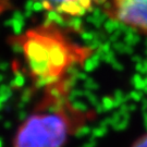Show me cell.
Here are the masks:
<instances>
[{
  "mask_svg": "<svg viewBox=\"0 0 147 147\" xmlns=\"http://www.w3.org/2000/svg\"><path fill=\"white\" fill-rule=\"evenodd\" d=\"M99 60L100 58L98 57V55L96 53H94L89 58H87L85 60L84 64H83V68L86 72H90V71H93L94 69H96V67L98 65V63H99Z\"/></svg>",
  "mask_w": 147,
  "mask_h": 147,
  "instance_id": "cell-7",
  "label": "cell"
},
{
  "mask_svg": "<svg viewBox=\"0 0 147 147\" xmlns=\"http://www.w3.org/2000/svg\"><path fill=\"white\" fill-rule=\"evenodd\" d=\"M70 88L68 78L47 86L37 111L19 127L13 147H62L71 134L94 118L89 111L74 109L69 99Z\"/></svg>",
  "mask_w": 147,
  "mask_h": 147,
  "instance_id": "cell-2",
  "label": "cell"
},
{
  "mask_svg": "<svg viewBox=\"0 0 147 147\" xmlns=\"http://www.w3.org/2000/svg\"><path fill=\"white\" fill-rule=\"evenodd\" d=\"M5 79V76L2 75V74H0V82H2V80Z\"/></svg>",
  "mask_w": 147,
  "mask_h": 147,
  "instance_id": "cell-12",
  "label": "cell"
},
{
  "mask_svg": "<svg viewBox=\"0 0 147 147\" xmlns=\"http://www.w3.org/2000/svg\"><path fill=\"white\" fill-rule=\"evenodd\" d=\"M22 47L28 72L37 87H47L67 76L72 65H82L95 50L71 42L53 22L12 37Z\"/></svg>",
  "mask_w": 147,
  "mask_h": 147,
  "instance_id": "cell-1",
  "label": "cell"
},
{
  "mask_svg": "<svg viewBox=\"0 0 147 147\" xmlns=\"http://www.w3.org/2000/svg\"><path fill=\"white\" fill-rule=\"evenodd\" d=\"M24 22H25L24 14L21 13L20 11H16L13 13L12 18L5 22V25H7L8 27H11L13 30V32H14V34L20 35L22 30H23V27H24Z\"/></svg>",
  "mask_w": 147,
  "mask_h": 147,
  "instance_id": "cell-5",
  "label": "cell"
},
{
  "mask_svg": "<svg viewBox=\"0 0 147 147\" xmlns=\"http://www.w3.org/2000/svg\"><path fill=\"white\" fill-rule=\"evenodd\" d=\"M131 147H147V132L140 137H137Z\"/></svg>",
  "mask_w": 147,
  "mask_h": 147,
  "instance_id": "cell-9",
  "label": "cell"
},
{
  "mask_svg": "<svg viewBox=\"0 0 147 147\" xmlns=\"http://www.w3.org/2000/svg\"><path fill=\"white\" fill-rule=\"evenodd\" d=\"M40 2L44 10L53 11L64 18H81L106 0H34Z\"/></svg>",
  "mask_w": 147,
  "mask_h": 147,
  "instance_id": "cell-4",
  "label": "cell"
},
{
  "mask_svg": "<svg viewBox=\"0 0 147 147\" xmlns=\"http://www.w3.org/2000/svg\"><path fill=\"white\" fill-rule=\"evenodd\" d=\"M23 84H24V76H23V74L20 73V72H16V78L11 82L10 86L12 88H14V87L18 88V87H22Z\"/></svg>",
  "mask_w": 147,
  "mask_h": 147,
  "instance_id": "cell-8",
  "label": "cell"
},
{
  "mask_svg": "<svg viewBox=\"0 0 147 147\" xmlns=\"http://www.w3.org/2000/svg\"><path fill=\"white\" fill-rule=\"evenodd\" d=\"M102 11L121 26L147 36V0H106Z\"/></svg>",
  "mask_w": 147,
  "mask_h": 147,
  "instance_id": "cell-3",
  "label": "cell"
},
{
  "mask_svg": "<svg viewBox=\"0 0 147 147\" xmlns=\"http://www.w3.org/2000/svg\"><path fill=\"white\" fill-rule=\"evenodd\" d=\"M106 13L99 9H94L92 12H89V16H87V22L92 23L95 26H100V24L104 21Z\"/></svg>",
  "mask_w": 147,
  "mask_h": 147,
  "instance_id": "cell-6",
  "label": "cell"
},
{
  "mask_svg": "<svg viewBox=\"0 0 147 147\" xmlns=\"http://www.w3.org/2000/svg\"><path fill=\"white\" fill-rule=\"evenodd\" d=\"M106 130L102 127V125L100 126H97V127H94V129H92V134L95 135V136H100V135H102L104 134V132Z\"/></svg>",
  "mask_w": 147,
  "mask_h": 147,
  "instance_id": "cell-11",
  "label": "cell"
},
{
  "mask_svg": "<svg viewBox=\"0 0 147 147\" xmlns=\"http://www.w3.org/2000/svg\"><path fill=\"white\" fill-rule=\"evenodd\" d=\"M85 89H87V90H93V89H96L97 88V84L95 83V81L93 79H87L85 80Z\"/></svg>",
  "mask_w": 147,
  "mask_h": 147,
  "instance_id": "cell-10",
  "label": "cell"
}]
</instances>
